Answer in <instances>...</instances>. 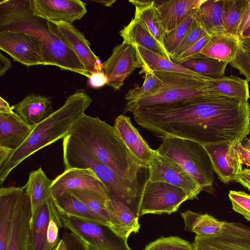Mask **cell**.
Returning a JSON list of instances; mask_svg holds the SVG:
<instances>
[{
	"instance_id": "cell-41",
	"label": "cell",
	"mask_w": 250,
	"mask_h": 250,
	"mask_svg": "<svg viewBox=\"0 0 250 250\" xmlns=\"http://www.w3.org/2000/svg\"><path fill=\"white\" fill-rule=\"evenodd\" d=\"M208 35L202 25L195 20L188 33L179 46L171 61L178 57L187 49L198 41L200 39Z\"/></svg>"
},
{
	"instance_id": "cell-22",
	"label": "cell",
	"mask_w": 250,
	"mask_h": 250,
	"mask_svg": "<svg viewBox=\"0 0 250 250\" xmlns=\"http://www.w3.org/2000/svg\"><path fill=\"white\" fill-rule=\"evenodd\" d=\"M15 113L27 124L35 126L53 113L50 97L31 94L13 105Z\"/></svg>"
},
{
	"instance_id": "cell-56",
	"label": "cell",
	"mask_w": 250,
	"mask_h": 250,
	"mask_svg": "<svg viewBox=\"0 0 250 250\" xmlns=\"http://www.w3.org/2000/svg\"><path fill=\"white\" fill-rule=\"evenodd\" d=\"M248 142H249V144L250 145V138L248 139Z\"/></svg>"
},
{
	"instance_id": "cell-18",
	"label": "cell",
	"mask_w": 250,
	"mask_h": 250,
	"mask_svg": "<svg viewBox=\"0 0 250 250\" xmlns=\"http://www.w3.org/2000/svg\"><path fill=\"white\" fill-rule=\"evenodd\" d=\"M31 217L30 200L23 186L16 205L6 250H30Z\"/></svg>"
},
{
	"instance_id": "cell-33",
	"label": "cell",
	"mask_w": 250,
	"mask_h": 250,
	"mask_svg": "<svg viewBox=\"0 0 250 250\" xmlns=\"http://www.w3.org/2000/svg\"><path fill=\"white\" fill-rule=\"evenodd\" d=\"M186 231L193 232L197 236L209 235L221 231L224 228L221 221L208 213H199L187 210L181 212Z\"/></svg>"
},
{
	"instance_id": "cell-27",
	"label": "cell",
	"mask_w": 250,
	"mask_h": 250,
	"mask_svg": "<svg viewBox=\"0 0 250 250\" xmlns=\"http://www.w3.org/2000/svg\"><path fill=\"white\" fill-rule=\"evenodd\" d=\"M237 37L227 33L210 36V38L200 53L229 63L235 58L239 47Z\"/></svg>"
},
{
	"instance_id": "cell-35",
	"label": "cell",
	"mask_w": 250,
	"mask_h": 250,
	"mask_svg": "<svg viewBox=\"0 0 250 250\" xmlns=\"http://www.w3.org/2000/svg\"><path fill=\"white\" fill-rule=\"evenodd\" d=\"M70 191L99 217L106 225L110 227V214L107 208L108 198L92 190H74Z\"/></svg>"
},
{
	"instance_id": "cell-29",
	"label": "cell",
	"mask_w": 250,
	"mask_h": 250,
	"mask_svg": "<svg viewBox=\"0 0 250 250\" xmlns=\"http://www.w3.org/2000/svg\"><path fill=\"white\" fill-rule=\"evenodd\" d=\"M224 1L204 0L197 10L195 19L209 36L226 33L223 21Z\"/></svg>"
},
{
	"instance_id": "cell-6",
	"label": "cell",
	"mask_w": 250,
	"mask_h": 250,
	"mask_svg": "<svg viewBox=\"0 0 250 250\" xmlns=\"http://www.w3.org/2000/svg\"><path fill=\"white\" fill-rule=\"evenodd\" d=\"M63 227L78 236L86 250H131L127 239L100 223L61 214Z\"/></svg>"
},
{
	"instance_id": "cell-21",
	"label": "cell",
	"mask_w": 250,
	"mask_h": 250,
	"mask_svg": "<svg viewBox=\"0 0 250 250\" xmlns=\"http://www.w3.org/2000/svg\"><path fill=\"white\" fill-rule=\"evenodd\" d=\"M34 128L15 112L0 113V146L13 150L18 149L26 141Z\"/></svg>"
},
{
	"instance_id": "cell-16",
	"label": "cell",
	"mask_w": 250,
	"mask_h": 250,
	"mask_svg": "<svg viewBox=\"0 0 250 250\" xmlns=\"http://www.w3.org/2000/svg\"><path fill=\"white\" fill-rule=\"evenodd\" d=\"M42 40L45 65H55L89 77L76 54L55 34L48 29Z\"/></svg>"
},
{
	"instance_id": "cell-50",
	"label": "cell",
	"mask_w": 250,
	"mask_h": 250,
	"mask_svg": "<svg viewBox=\"0 0 250 250\" xmlns=\"http://www.w3.org/2000/svg\"><path fill=\"white\" fill-rule=\"evenodd\" d=\"M11 67L10 60L0 53V76H4L6 72Z\"/></svg>"
},
{
	"instance_id": "cell-40",
	"label": "cell",
	"mask_w": 250,
	"mask_h": 250,
	"mask_svg": "<svg viewBox=\"0 0 250 250\" xmlns=\"http://www.w3.org/2000/svg\"><path fill=\"white\" fill-rule=\"evenodd\" d=\"M229 197L232 209L250 221V194L243 191L229 190Z\"/></svg>"
},
{
	"instance_id": "cell-43",
	"label": "cell",
	"mask_w": 250,
	"mask_h": 250,
	"mask_svg": "<svg viewBox=\"0 0 250 250\" xmlns=\"http://www.w3.org/2000/svg\"><path fill=\"white\" fill-rule=\"evenodd\" d=\"M210 36L206 35L198 41L191 45L178 57L173 60L172 61L178 64H180L186 61L198 57L202 55L200 53L203 48L208 42Z\"/></svg>"
},
{
	"instance_id": "cell-19",
	"label": "cell",
	"mask_w": 250,
	"mask_h": 250,
	"mask_svg": "<svg viewBox=\"0 0 250 250\" xmlns=\"http://www.w3.org/2000/svg\"><path fill=\"white\" fill-rule=\"evenodd\" d=\"M193 250H250V238L231 229H224L216 233L197 236Z\"/></svg>"
},
{
	"instance_id": "cell-5",
	"label": "cell",
	"mask_w": 250,
	"mask_h": 250,
	"mask_svg": "<svg viewBox=\"0 0 250 250\" xmlns=\"http://www.w3.org/2000/svg\"><path fill=\"white\" fill-rule=\"evenodd\" d=\"M156 151L178 164L203 190L209 191L214 181V171L202 145L186 139L166 138Z\"/></svg>"
},
{
	"instance_id": "cell-24",
	"label": "cell",
	"mask_w": 250,
	"mask_h": 250,
	"mask_svg": "<svg viewBox=\"0 0 250 250\" xmlns=\"http://www.w3.org/2000/svg\"><path fill=\"white\" fill-rule=\"evenodd\" d=\"M207 90L212 97H221L248 101L250 91L248 82L236 76H223L208 80Z\"/></svg>"
},
{
	"instance_id": "cell-2",
	"label": "cell",
	"mask_w": 250,
	"mask_h": 250,
	"mask_svg": "<svg viewBox=\"0 0 250 250\" xmlns=\"http://www.w3.org/2000/svg\"><path fill=\"white\" fill-rule=\"evenodd\" d=\"M69 134L120 177L127 181L140 182L141 172L147 168L130 153L114 126L98 117L84 114Z\"/></svg>"
},
{
	"instance_id": "cell-7",
	"label": "cell",
	"mask_w": 250,
	"mask_h": 250,
	"mask_svg": "<svg viewBox=\"0 0 250 250\" xmlns=\"http://www.w3.org/2000/svg\"><path fill=\"white\" fill-rule=\"evenodd\" d=\"M22 31L43 38L48 31L47 21L35 16L30 0L0 2V31Z\"/></svg>"
},
{
	"instance_id": "cell-47",
	"label": "cell",
	"mask_w": 250,
	"mask_h": 250,
	"mask_svg": "<svg viewBox=\"0 0 250 250\" xmlns=\"http://www.w3.org/2000/svg\"><path fill=\"white\" fill-rule=\"evenodd\" d=\"M224 228L233 230L250 238V227L241 222L224 221Z\"/></svg>"
},
{
	"instance_id": "cell-49",
	"label": "cell",
	"mask_w": 250,
	"mask_h": 250,
	"mask_svg": "<svg viewBox=\"0 0 250 250\" xmlns=\"http://www.w3.org/2000/svg\"><path fill=\"white\" fill-rule=\"evenodd\" d=\"M235 181L239 183L250 191V168H243Z\"/></svg>"
},
{
	"instance_id": "cell-15",
	"label": "cell",
	"mask_w": 250,
	"mask_h": 250,
	"mask_svg": "<svg viewBox=\"0 0 250 250\" xmlns=\"http://www.w3.org/2000/svg\"><path fill=\"white\" fill-rule=\"evenodd\" d=\"M234 144L222 142L203 145L211 160L214 172L224 183L235 181L243 163Z\"/></svg>"
},
{
	"instance_id": "cell-4",
	"label": "cell",
	"mask_w": 250,
	"mask_h": 250,
	"mask_svg": "<svg viewBox=\"0 0 250 250\" xmlns=\"http://www.w3.org/2000/svg\"><path fill=\"white\" fill-rule=\"evenodd\" d=\"M153 72L163 82V85L152 95L126 103L123 110L124 114L140 107L212 97L208 94L207 90L208 78L169 71Z\"/></svg>"
},
{
	"instance_id": "cell-20",
	"label": "cell",
	"mask_w": 250,
	"mask_h": 250,
	"mask_svg": "<svg viewBox=\"0 0 250 250\" xmlns=\"http://www.w3.org/2000/svg\"><path fill=\"white\" fill-rule=\"evenodd\" d=\"M58 211L53 197L48 198L30 219V250H54L48 242V226Z\"/></svg>"
},
{
	"instance_id": "cell-46",
	"label": "cell",
	"mask_w": 250,
	"mask_h": 250,
	"mask_svg": "<svg viewBox=\"0 0 250 250\" xmlns=\"http://www.w3.org/2000/svg\"><path fill=\"white\" fill-rule=\"evenodd\" d=\"M234 147L238 152L243 165L250 167V145L247 138L238 143Z\"/></svg>"
},
{
	"instance_id": "cell-14",
	"label": "cell",
	"mask_w": 250,
	"mask_h": 250,
	"mask_svg": "<svg viewBox=\"0 0 250 250\" xmlns=\"http://www.w3.org/2000/svg\"><path fill=\"white\" fill-rule=\"evenodd\" d=\"M51 190L52 196L74 190H88L97 192L109 198L107 188L90 169L64 170L53 180Z\"/></svg>"
},
{
	"instance_id": "cell-39",
	"label": "cell",
	"mask_w": 250,
	"mask_h": 250,
	"mask_svg": "<svg viewBox=\"0 0 250 250\" xmlns=\"http://www.w3.org/2000/svg\"><path fill=\"white\" fill-rule=\"evenodd\" d=\"M144 250H193V244L178 236L161 237L149 243Z\"/></svg>"
},
{
	"instance_id": "cell-36",
	"label": "cell",
	"mask_w": 250,
	"mask_h": 250,
	"mask_svg": "<svg viewBox=\"0 0 250 250\" xmlns=\"http://www.w3.org/2000/svg\"><path fill=\"white\" fill-rule=\"evenodd\" d=\"M248 1L249 0H224L223 21L227 33L237 37L238 29Z\"/></svg>"
},
{
	"instance_id": "cell-48",
	"label": "cell",
	"mask_w": 250,
	"mask_h": 250,
	"mask_svg": "<svg viewBox=\"0 0 250 250\" xmlns=\"http://www.w3.org/2000/svg\"><path fill=\"white\" fill-rule=\"evenodd\" d=\"M250 25V0H249L248 4L244 12L242 18L239 24L237 37L240 36L243 32Z\"/></svg>"
},
{
	"instance_id": "cell-26",
	"label": "cell",
	"mask_w": 250,
	"mask_h": 250,
	"mask_svg": "<svg viewBox=\"0 0 250 250\" xmlns=\"http://www.w3.org/2000/svg\"><path fill=\"white\" fill-rule=\"evenodd\" d=\"M204 0H170L157 4L167 32L180 24L191 12L197 9Z\"/></svg>"
},
{
	"instance_id": "cell-17",
	"label": "cell",
	"mask_w": 250,
	"mask_h": 250,
	"mask_svg": "<svg viewBox=\"0 0 250 250\" xmlns=\"http://www.w3.org/2000/svg\"><path fill=\"white\" fill-rule=\"evenodd\" d=\"M114 127L132 156L145 167L148 168L156 153L132 124L130 118L123 114L115 119Z\"/></svg>"
},
{
	"instance_id": "cell-8",
	"label": "cell",
	"mask_w": 250,
	"mask_h": 250,
	"mask_svg": "<svg viewBox=\"0 0 250 250\" xmlns=\"http://www.w3.org/2000/svg\"><path fill=\"white\" fill-rule=\"evenodd\" d=\"M188 200H191L189 196L181 188L147 179L141 200L140 216L149 213L171 214Z\"/></svg>"
},
{
	"instance_id": "cell-1",
	"label": "cell",
	"mask_w": 250,
	"mask_h": 250,
	"mask_svg": "<svg viewBox=\"0 0 250 250\" xmlns=\"http://www.w3.org/2000/svg\"><path fill=\"white\" fill-rule=\"evenodd\" d=\"M181 125L186 139L203 146L237 144L250 132V104L225 97L197 98L184 111Z\"/></svg>"
},
{
	"instance_id": "cell-45",
	"label": "cell",
	"mask_w": 250,
	"mask_h": 250,
	"mask_svg": "<svg viewBox=\"0 0 250 250\" xmlns=\"http://www.w3.org/2000/svg\"><path fill=\"white\" fill-rule=\"evenodd\" d=\"M88 78V85L94 88L102 87L108 82L107 77L103 70L90 73Z\"/></svg>"
},
{
	"instance_id": "cell-3",
	"label": "cell",
	"mask_w": 250,
	"mask_h": 250,
	"mask_svg": "<svg viewBox=\"0 0 250 250\" xmlns=\"http://www.w3.org/2000/svg\"><path fill=\"white\" fill-rule=\"evenodd\" d=\"M92 99L83 89H78L47 119L34 126L30 135L6 162L0 167L1 186L10 172L25 159L41 149L63 139L85 114Z\"/></svg>"
},
{
	"instance_id": "cell-23",
	"label": "cell",
	"mask_w": 250,
	"mask_h": 250,
	"mask_svg": "<svg viewBox=\"0 0 250 250\" xmlns=\"http://www.w3.org/2000/svg\"><path fill=\"white\" fill-rule=\"evenodd\" d=\"M22 187L0 188V250H6Z\"/></svg>"
},
{
	"instance_id": "cell-9",
	"label": "cell",
	"mask_w": 250,
	"mask_h": 250,
	"mask_svg": "<svg viewBox=\"0 0 250 250\" xmlns=\"http://www.w3.org/2000/svg\"><path fill=\"white\" fill-rule=\"evenodd\" d=\"M43 39L22 31H0V49L26 66L45 65Z\"/></svg>"
},
{
	"instance_id": "cell-44",
	"label": "cell",
	"mask_w": 250,
	"mask_h": 250,
	"mask_svg": "<svg viewBox=\"0 0 250 250\" xmlns=\"http://www.w3.org/2000/svg\"><path fill=\"white\" fill-rule=\"evenodd\" d=\"M64 241L67 250H86L84 243L71 231H64L62 237Z\"/></svg>"
},
{
	"instance_id": "cell-34",
	"label": "cell",
	"mask_w": 250,
	"mask_h": 250,
	"mask_svg": "<svg viewBox=\"0 0 250 250\" xmlns=\"http://www.w3.org/2000/svg\"><path fill=\"white\" fill-rule=\"evenodd\" d=\"M228 63L227 62L220 61L202 54L179 64L207 78L218 79L224 76Z\"/></svg>"
},
{
	"instance_id": "cell-32",
	"label": "cell",
	"mask_w": 250,
	"mask_h": 250,
	"mask_svg": "<svg viewBox=\"0 0 250 250\" xmlns=\"http://www.w3.org/2000/svg\"><path fill=\"white\" fill-rule=\"evenodd\" d=\"M52 197L55 205L60 214L106 225L99 217L94 214L71 191L65 192L58 196Z\"/></svg>"
},
{
	"instance_id": "cell-10",
	"label": "cell",
	"mask_w": 250,
	"mask_h": 250,
	"mask_svg": "<svg viewBox=\"0 0 250 250\" xmlns=\"http://www.w3.org/2000/svg\"><path fill=\"white\" fill-rule=\"evenodd\" d=\"M48 29L55 34L76 54L89 74L103 70V65L92 51L84 35L72 23L47 21Z\"/></svg>"
},
{
	"instance_id": "cell-25",
	"label": "cell",
	"mask_w": 250,
	"mask_h": 250,
	"mask_svg": "<svg viewBox=\"0 0 250 250\" xmlns=\"http://www.w3.org/2000/svg\"><path fill=\"white\" fill-rule=\"evenodd\" d=\"M124 41L137 44L170 60V58L160 42L146 26L134 17L120 32Z\"/></svg>"
},
{
	"instance_id": "cell-55",
	"label": "cell",
	"mask_w": 250,
	"mask_h": 250,
	"mask_svg": "<svg viewBox=\"0 0 250 250\" xmlns=\"http://www.w3.org/2000/svg\"><path fill=\"white\" fill-rule=\"evenodd\" d=\"M239 38L250 39V25L243 32L238 39Z\"/></svg>"
},
{
	"instance_id": "cell-13",
	"label": "cell",
	"mask_w": 250,
	"mask_h": 250,
	"mask_svg": "<svg viewBox=\"0 0 250 250\" xmlns=\"http://www.w3.org/2000/svg\"><path fill=\"white\" fill-rule=\"evenodd\" d=\"M33 14L51 22L72 23L87 12L86 3L80 0H30Z\"/></svg>"
},
{
	"instance_id": "cell-38",
	"label": "cell",
	"mask_w": 250,
	"mask_h": 250,
	"mask_svg": "<svg viewBox=\"0 0 250 250\" xmlns=\"http://www.w3.org/2000/svg\"><path fill=\"white\" fill-rule=\"evenodd\" d=\"M145 73V81L141 86H135L125 95L126 103H130L156 92L164 84L163 82L153 72L145 70L140 73Z\"/></svg>"
},
{
	"instance_id": "cell-31",
	"label": "cell",
	"mask_w": 250,
	"mask_h": 250,
	"mask_svg": "<svg viewBox=\"0 0 250 250\" xmlns=\"http://www.w3.org/2000/svg\"><path fill=\"white\" fill-rule=\"evenodd\" d=\"M134 46L137 58L141 63V70H147L154 71H169L202 76L193 71L188 69L179 64L162 57L140 45Z\"/></svg>"
},
{
	"instance_id": "cell-54",
	"label": "cell",
	"mask_w": 250,
	"mask_h": 250,
	"mask_svg": "<svg viewBox=\"0 0 250 250\" xmlns=\"http://www.w3.org/2000/svg\"><path fill=\"white\" fill-rule=\"evenodd\" d=\"M54 250H67L65 243L62 238H61Z\"/></svg>"
},
{
	"instance_id": "cell-28",
	"label": "cell",
	"mask_w": 250,
	"mask_h": 250,
	"mask_svg": "<svg viewBox=\"0 0 250 250\" xmlns=\"http://www.w3.org/2000/svg\"><path fill=\"white\" fill-rule=\"evenodd\" d=\"M129 2L135 6L134 18L141 21L164 47L163 39L167 31L155 1L129 0Z\"/></svg>"
},
{
	"instance_id": "cell-42",
	"label": "cell",
	"mask_w": 250,
	"mask_h": 250,
	"mask_svg": "<svg viewBox=\"0 0 250 250\" xmlns=\"http://www.w3.org/2000/svg\"><path fill=\"white\" fill-rule=\"evenodd\" d=\"M229 63L232 67L238 70L248 82H250V55L240 45L235 58Z\"/></svg>"
},
{
	"instance_id": "cell-11",
	"label": "cell",
	"mask_w": 250,
	"mask_h": 250,
	"mask_svg": "<svg viewBox=\"0 0 250 250\" xmlns=\"http://www.w3.org/2000/svg\"><path fill=\"white\" fill-rule=\"evenodd\" d=\"M148 172L149 181L164 182L181 188L188 194L191 200L196 198L203 190L178 164L157 152L148 167Z\"/></svg>"
},
{
	"instance_id": "cell-52",
	"label": "cell",
	"mask_w": 250,
	"mask_h": 250,
	"mask_svg": "<svg viewBox=\"0 0 250 250\" xmlns=\"http://www.w3.org/2000/svg\"><path fill=\"white\" fill-rule=\"evenodd\" d=\"M239 44L243 50L250 55V39L239 38Z\"/></svg>"
},
{
	"instance_id": "cell-53",
	"label": "cell",
	"mask_w": 250,
	"mask_h": 250,
	"mask_svg": "<svg viewBox=\"0 0 250 250\" xmlns=\"http://www.w3.org/2000/svg\"><path fill=\"white\" fill-rule=\"evenodd\" d=\"M92 1H94L100 3V4L104 5L106 7H110L112 4L116 2V0H94Z\"/></svg>"
},
{
	"instance_id": "cell-51",
	"label": "cell",
	"mask_w": 250,
	"mask_h": 250,
	"mask_svg": "<svg viewBox=\"0 0 250 250\" xmlns=\"http://www.w3.org/2000/svg\"><path fill=\"white\" fill-rule=\"evenodd\" d=\"M14 106H10L9 104L1 97H0V113L8 114L14 112Z\"/></svg>"
},
{
	"instance_id": "cell-37",
	"label": "cell",
	"mask_w": 250,
	"mask_h": 250,
	"mask_svg": "<svg viewBox=\"0 0 250 250\" xmlns=\"http://www.w3.org/2000/svg\"><path fill=\"white\" fill-rule=\"evenodd\" d=\"M197 9L192 10L178 26L166 32L163 39V45L170 58L175 53L179 46L192 26L195 20Z\"/></svg>"
},
{
	"instance_id": "cell-30",
	"label": "cell",
	"mask_w": 250,
	"mask_h": 250,
	"mask_svg": "<svg viewBox=\"0 0 250 250\" xmlns=\"http://www.w3.org/2000/svg\"><path fill=\"white\" fill-rule=\"evenodd\" d=\"M53 181L46 176L41 167L30 173L24 187L30 200L31 218L39 207L52 196L51 186Z\"/></svg>"
},
{
	"instance_id": "cell-12",
	"label": "cell",
	"mask_w": 250,
	"mask_h": 250,
	"mask_svg": "<svg viewBox=\"0 0 250 250\" xmlns=\"http://www.w3.org/2000/svg\"><path fill=\"white\" fill-rule=\"evenodd\" d=\"M103 71L108 79L107 84L119 90L125 79L137 68H141L134 46L123 41L116 46L108 59L103 63Z\"/></svg>"
}]
</instances>
